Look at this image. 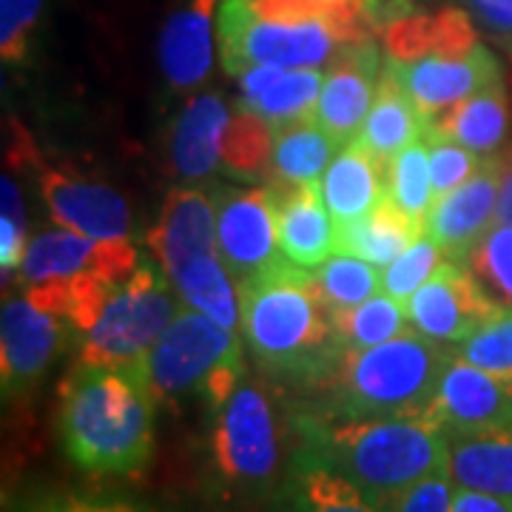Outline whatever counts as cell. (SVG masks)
<instances>
[{
  "label": "cell",
  "mask_w": 512,
  "mask_h": 512,
  "mask_svg": "<svg viewBox=\"0 0 512 512\" xmlns=\"http://www.w3.org/2000/svg\"><path fill=\"white\" fill-rule=\"evenodd\" d=\"M157 396L148 362H80L60 382L57 439L63 453L89 476H140L157 447Z\"/></svg>",
  "instance_id": "1"
},
{
  "label": "cell",
  "mask_w": 512,
  "mask_h": 512,
  "mask_svg": "<svg viewBox=\"0 0 512 512\" xmlns=\"http://www.w3.org/2000/svg\"><path fill=\"white\" fill-rule=\"evenodd\" d=\"M242 339L265 373L296 387H325L345 359L319 276L291 259L239 285Z\"/></svg>",
  "instance_id": "2"
},
{
  "label": "cell",
  "mask_w": 512,
  "mask_h": 512,
  "mask_svg": "<svg viewBox=\"0 0 512 512\" xmlns=\"http://www.w3.org/2000/svg\"><path fill=\"white\" fill-rule=\"evenodd\" d=\"M299 433L382 512L393 510L419 481L447 470V433L427 413L387 419L302 416Z\"/></svg>",
  "instance_id": "3"
},
{
  "label": "cell",
  "mask_w": 512,
  "mask_h": 512,
  "mask_svg": "<svg viewBox=\"0 0 512 512\" xmlns=\"http://www.w3.org/2000/svg\"><path fill=\"white\" fill-rule=\"evenodd\" d=\"M453 345H441L419 330H404L382 345L345 353L328 390V419L421 416L433 402Z\"/></svg>",
  "instance_id": "4"
},
{
  "label": "cell",
  "mask_w": 512,
  "mask_h": 512,
  "mask_svg": "<svg viewBox=\"0 0 512 512\" xmlns=\"http://www.w3.org/2000/svg\"><path fill=\"white\" fill-rule=\"evenodd\" d=\"M211 458L220 481L234 493H268L279 478L282 421L271 396L248 376L211 413Z\"/></svg>",
  "instance_id": "5"
},
{
  "label": "cell",
  "mask_w": 512,
  "mask_h": 512,
  "mask_svg": "<svg viewBox=\"0 0 512 512\" xmlns=\"http://www.w3.org/2000/svg\"><path fill=\"white\" fill-rule=\"evenodd\" d=\"M180 293L171 291L157 265H140L106 299L92 328L77 339L80 362L134 365L143 362L165 328L183 311Z\"/></svg>",
  "instance_id": "6"
},
{
  "label": "cell",
  "mask_w": 512,
  "mask_h": 512,
  "mask_svg": "<svg viewBox=\"0 0 512 512\" xmlns=\"http://www.w3.org/2000/svg\"><path fill=\"white\" fill-rule=\"evenodd\" d=\"M222 66L237 74L248 66L322 69L330 66L342 43L325 20L276 23L256 15L248 0H220L217 9Z\"/></svg>",
  "instance_id": "7"
},
{
  "label": "cell",
  "mask_w": 512,
  "mask_h": 512,
  "mask_svg": "<svg viewBox=\"0 0 512 512\" xmlns=\"http://www.w3.org/2000/svg\"><path fill=\"white\" fill-rule=\"evenodd\" d=\"M234 359H242L239 333L185 305L157 345L148 350L151 390L157 402H177L191 393L200 396L205 382Z\"/></svg>",
  "instance_id": "8"
},
{
  "label": "cell",
  "mask_w": 512,
  "mask_h": 512,
  "mask_svg": "<svg viewBox=\"0 0 512 512\" xmlns=\"http://www.w3.org/2000/svg\"><path fill=\"white\" fill-rule=\"evenodd\" d=\"M217 202V245L222 265L239 285L254 282L288 262L276 234V202L271 188H222Z\"/></svg>",
  "instance_id": "9"
},
{
  "label": "cell",
  "mask_w": 512,
  "mask_h": 512,
  "mask_svg": "<svg viewBox=\"0 0 512 512\" xmlns=\"http://www.w3.org/2000/svg\"><path fill=\"white\" fill-rule=\"evenodd\" d=\"M77 339L69 319L35 308L29 299H6L0 313V384L3 399L32 393L66 342Z\"/></svg>",
  "instance_id": "10"
},
{
  "label": "cell",
  "mask_w": 512,
  "mask_h": 512,
  "mask_svg": "<svg viewBox=\"0 0 512 512\" xmlns=\"http://www.w3.org/2000/svg\"><path fill=\"white\" fill-rule=\"evenodd\" d=\"M137 268V251L128 239H92L60 225L29 239L18 282L23 288H35L46 282H69L83 274L126 282Z\"/></svg>",
  "instance_id": "11"
},
{
  "label": "cell",
  "mask_w": 512,
  "mask_h": 512,
  "mask_svg": "<svg viewBox=\"0 0 512 512\" xmlns=\"http://www.w3.org/2000/svg\"><path fill=\"white\" fill-rule=\"evenodd\" d=\"M382 72L402 86L424 117H433L436 111L456 106L481 89L504 83L498 60L481 43H476L467 52H458V55L430 52L416 60H390L387 57Z\"/></svg>",
  "instance_id": "12"
},
{
  "label": "cell",
  "mask_w": 512,
  "mask_h": 512,
  "mask_svg": "<svg viewBox=\"0 0 512 512\" xmlns=\"http://www.w3.org/2000/svg\"><path fill=\"white\" fill-rule=\"evenodd\" d=\"M444 433H476L512 421V376L490 373L458 359L444 365L427 407Z\"/></svg>",
  "instance_id": "13"
},
{
  "label": "cell",
  "mask_w": 512,
  "mask_h": 512,
  "mask_svg": "<svg viewBox=\"0 0 512 512\" xmlns=\"http://www.w3.org/2000/svg\"><path fill=\"white\" fill-rule=\"evenodd\" d=\"M407 316L413 330L441 345H458L487 319L498 316V311L484 299L461 262L444 259L419 291L407 299Z\"/></svg>",
  "instance_id": "14"
},
{
  "label": "cell",
  "mask_w": 512,
  "mask_h": 512,
  "mask_svg": "<svg viewBox=\"0 0 512 512\" xmlns=\"http://www.w3.org/2000/svg\"><path fill=\"white\" fill-rule=\"evenodd\" d=\"M146 245L163 274L174 279L188 268L217 259V202L200 188H171L165 194L160 220L146 234Z\"/></svg>",
  "instance_id": "15"
},
{
  "label": "cell",
  "mask_w": 512,
  "mask_h": 512,
  "mask_svg": "<svg viewBox=\"0 0 512 512\" xmlns=\"http://www.w3.org/2000/svg\"><path fill=\"white\" fill-rule=\"evenodd\" d=\"M498 191H501V157L495 154L481 160L470 180L436 197L424 222V237L433 239L447 259L464 262L495 225Z\"/></svg>",
  "instance_id": "16"
},
{
  "label": "cell",
  "mask_w": 512,
  "mask_h": 512,
  "mask_svg": "<svg viewBox=\"0 0 512 512\" xmlns=\"http://www.w3.org/2000/svg\"><path fill=\"white\" fill-rule=\"evenodd\" d=\"M382 57L376 37L365 43L342 46L336 60L330 63L313 120L328 131L342 146L350 143L359 128L365 126L370 106L376 100V89L382 80Z\"/></svg>",
  "instance_id": "17"
},
{
  "label": "cell",
  "mask_w": 512,
  "mask_h": 512,
  "mask_svg": "<svg viewBox=\"0 0 512 512\" xmlns=\"http://www.w3.org/2000/svg\"><path fill=\"white\" fill-rule=\"evenodd\" d=\"M40 191L49 214L63 228L92 239H128L131 234V211L109 185L89 183L83 177L77 180L57 168H43Z\"/></svg>",
  "instance_id": "18"
},
{
  "label": "cell",
  "mask_w": 512,
  "mask_h": 512,
  "mask_svg": "<svg viewBox=\"0 0 512 512\" xmlns=\"http://www.w3.org/2000/svg\"><path fill=\"white\" fill-rule=\"evenodd\" d=\"M214 12L217 0H188L163 23L157 57L171 89L194 92L208 80L214 69Z\"/></svg>",
  "instance_id": "19"
},
{
  "label": "cell",
  "mask_w": 512,
  "mask_h": 512,
  "mask_svg": "<svg viewBox=\"0 0 512 512\" xmlns=\"http://www.w3.org/2000/svg\"><path fill=\"white\" fill-rule=\"evenodd\" d=\"M276 202L279 248L299 268H322L336 251V222L319 185H268Z\"/></svg>",
  "instance_id": "20"
},
{
  "label": "cell",
  "mask_w": 512,
  "mask_h": 512,
  "mask_svg": "<svg viewBox=\"0 0 512 512\" xmlns=\"http://www.w3.org/2000/svg\"><path fill=\"white\" fill-rule=\"evenodd\" d=\"M239 86V109H248L285 128L299 120H311L325 77L319 69H288V66H248L234 74Z\"/></svg>",
  "instance_id": "21"
},
{
  "label": "cell",
  "mask_w": 512,
  "mask_h": 512,
  "mask_svg": "<svg viewBox=\"0 0 512 512\" xmlns=\"http://www.w3.org/2000/svg\"><path fill=\"white\" fill-rule=\"evenodd\" d=\"M279 512H382L348 476H342L316 447L293 453L282 484Z\"/></svg>",
  "instance_id": "22"
},
{
  "label": "cell",
  "mask_w": 512,
  "mask_h": 512,
  "mask_svg": "<svg viewBox=\"0 0 512 512\" xmlns=\"http://www.w3.org/2000/svg\"><path fill=\"white\" fill-rule=\"evenodd\" d=\"M447 473L461 490L512 504V421L476 433H447Z\"/></svg>",
  "instance_id": "23"
},
{
  "label": "cell",
  "mask_w": 512,
  "mask_h": 512,
  "mask_svg": "<svg viewBox=\"0 0 512 512\" xmlns=\"http://www.w3.org/2000/svg\"><path fill=\"white\" fill-rule=\"evenodd\" d=\"M228 106L220 94L191 97L171 128V165L188 180H208L222 163V137L228 128Z\"/></svg>",
  "instance_id": "24"
},
{
  "label": "cell",
  "mask_w": 512,
  "mask_h": 512,
  "mask_svg": "<svg viewBox=\"0 0 512 512\" xmlns=\"http://www.w3.org/2000/svg\"><path fill=\"white\" fill-rule=\"evenodd\" d=\"M390 171L376 157H370L356 140L342 146V151L328 165L319 191L336 225H348L367 217L387 197Z\"/></svg>",
  "instance_id": "25"
},
{
  "label": "cell",
  "mask_w": 512,
  "mask_h": 512,
  "mask_svg": "<svg viewBox=\"0 0 512 512\" xmlns=\"http://www.w3.org/2000/svg\"><path fill=\"white\" fill-rule=\"evenodd\" d=\"M427 126L453 137L464 148L476 151L478 157L501 154L510 146V100L504 83H495L456 106L436 111L433 117H427Z\"/></svg>",
  "instance_id": "26"
},
{
  "label": "cell",
  "mask_w": 512,
  "mask_h": 512,
  "mask_svg": "<svg viewBox=\"0 0 512 512\" xmlns=\"http://www.w3.org/2000/svg\"><path fill=\"white\" fill-rule=\"evenodd\" d=\"M424 128H427V117L416 109V103L407 97L402 86L382 72L365 126L359 128L353 140L390 171V163L399 157V151L421 137Z\"/></svg>",
  "instance_id": "27"
},
{
  "label": "cell",
  "mask_w": 512,
  "mask_h": 512,
  "mask_svg": "<svg viewBox=\"0 0 512 512\" xmlns=\"http://www.w3.org/2000/svg\"><path fill=\"white\" fill-rule=\"evenodd\" d=\"M421 237L416 222L387 194L367 217L336 225V251L367 259L376 268H387Z\"/></svg>",
  "instance_id": "28"
},
{
  "label": "cell",
  "mask_w": 512,
  "mask_h": 512,
  "mask_svg": "<svg viewBox=\"0 0 512 512\" xmlns=\"http://www.w3.org/2000/svg\"><path fill=\"white\" fill-rule=\"evenodd\" d=\"M339 146L313 117L276 128L268 185H319Z\"/></svg>",
  "instance_id": "29"
},
{
  "label": "cell",
  "mask_w": 512,
  "mask_h": 512,
  "mask_svg": "<svg viewBox=\"0 0 512 512\" xmlns=\"http://www.w3.org/2000/svg\"><path fill=\"white\" fill-rule=\"evenodd\" d=\"M407 305L390 293H373L362 305L333 311V322L345 350H367L407 330Z\"/></svg>",
  "instance_id": "30"
},
{
  "label": "cell",
  "mask_w": 512,
  "mask_h": 512,
  "mask_svg": "<svg viewBox=\"0 0 512 512\" xmlns=\"http://www.w3.org/2000/svg\"><path fill=\"white\" fill-rule=\"evenodd\" d=\"M387 194L393 197V202L402 208L410 220L416 222V228L424 234V222H427V214H430V208L436 202V188H433V174H430L427 128L404 151H399V157L390 163Z\"/></svg>",
  "instance_id": "31"
},
{
  "label": "cell",
  "mask_w": 512,
  "mask_h": 512,
  "mask_svg": "<svg viewBox=\"0 0 512 512\" xmlns=\"http://www.w3.org/2000/svg\"><path fill=\"white\" fill-rule=\"evenodd\" d=\"M498 313H512V225L495 222L461 262Z\"/></svg>",
  "instance_id": "32"
},
{
  "label": "cell",
  "mask_w": 512,
  "mask_h": 512,
  "mask_svg": "<svg viewBox=\"0 0 512 512\" xmlns=\"http://www.w3.org/2000/svg\"><path fill=\"white\" fill-rule=\"evenodd\" d=\"M274 151V126L259 114L239 109L225 128L222 137V165L245 180L268 174Z\"/></svg>",
  "instance_id": "33"
},
{
  "label": "cell",
  "mask_w": 512,
  "mask_h": 512,
  "mask_svg": "<svg viewBox=\"0 0 512 512\" xmlns=\"http://www.w3.org/2000/svg\"><path fill=\"white\" fill-rule=\"evenodd\" d=\"M316 276L333 311L356 308L382 288V274L376 265L353 254H342V251H333Z\"/></svg>",
  "instance_id": "34"
},
{
  "label": "cell",
  "mask_w": 512,
  "mask_h": 512,
  "mask_svg": "<svg viewBox=\"0 0 512 512\" xmlns=\"http://www.w3.org/2000/svg\"><path fill=\"white\" fill-rule=\"evenodd\" d=\"M453 353L481 370L512 376V313H498L487 319L467 339L453 345Z\"/></svg>",
  "instance_id": "35"
},
{
  "label": "cell",
  "mask_w": 512,
  "mask_h": 512,
  "mask_svg": "<svg viewBox=\"0 0 512 512\" xmlns=\"http://www.w3.org/2000/svg\"><path fill=\"white\" fill-rule=\"evenodd\" d=\"M447 256L441 254V248L430 237L421 234L399 259H393L382 274V291L390 293L393 299H399L407 305V299L419 291L421 285L430 279V274L439 268Z\"/></svg>",
  "instance_id": "36"
},
{
  "label": "cell",
  "mask_w": 512,
  "mask_h": 512,
  "mask_svg": "<svg viewBox=\"0 0 512 512\" xmlns=\"http://www.w3.org/2000/svg\"><path fill=\"white\" fill-rule=\"evenodd\" d=\"M427 140H430V174H433V188L436 197L453 191L464 180H470L478 171V165L484 157H478L476 151L464 148L453 137L439 134L436 128L427 126Z\"/></svg>",
  "instance_id": "37"
},
{
  "label": "cell",
  "mask_w": 512,
  "mask_h": 512,
  "mask_svg": "<svg viewBox=\"0 0 512 512\" xmlns=\"http://www.w3.org/2000/svg\"><path fill=\"white\" fill-rule=\"evenodd\" d=\"M43 0H0V55L3 63H23Z\"/></svg>",
  "instance_id": "38"
},
{
  "label": "cell",
  "mask_w": 512,
  "mask_h": 512,
  "mask_svg": "<svg viewBox=\"0 0 512 512\" xmlns=\"http://www.w3.org/2000/svg\"><path fill=\"white\" fill-rule=\"evenodd\" d=\"M384 52L390 60H416L433 52V15H404L382 29Z\"/></svg>",
  "instance_id": "39"
},
{
  "label": "cell",
  "mask_w": 512,
  "mask_h": 512,
  "mask_svg": "<svg viewBox=\"0 0 512 512\" xmlns=\"http://www.w3.org/2000/svg\"><path fill=\"white\" fill-rule=\"evenodd\" d=\"M18 512H157L123 498H100V495L46 493L26 501Z\"/></svg>",
  "instance_id": "40"
},
{
  "label": "cell",
  "mask_w": 512,
  "mask_h": 512,
  "mask_svg": "<svg viewBox=\"0 0 512 512\" xmlns=\"http://www.w3.org/2000/svg\"><path fill=\"white\" fill-rule=\"evenodd\" d=\"M345 0H248L259 18L276 23H305V20H325L333 23Z\"/></svg>",
  "instance_id": "41"
},
{
  "label": "cell",
  "mask_w": 512,
  "mask_h": 512,
  "mask_svg": "<svg viewBox=\"0 0 512 512\" xmlns=\"http://www.w3.org/2000/svg\"><path fill=\"white\" fill-rule=\"evenodd\" d=\"M453 495L456 484L447 470H441L410 487L390 512H453Z\"/></svg>",
  "instance_id": "42"
},
{
  "label": "cell",
  "mask_w": 512,
  "mask_h": 512,
  "mask_svg": "<svg viewBox=\"0 0 512 512\" xmlns=\"http://www.w3.org/2000/svg\"><path fill=\"white\" fill-rule=\"evenodd\" d=\"M476 43V29L464 9L450 6V9H441L433 15V52L458 55V52L473 49Z\"/></svg>",
  "instance_id": "43"
},
{
  "label": "cell",
  "mask_w": 512,
  "mask_h": 512,
  "mask_svg": "<svg viewBox=\"0 0 512 512\" xmlns=\"http://www.w3.org/2000/svg\"><path fill=\"white\" fill-rule=\"evenodd\" d=\"M467 3L487 29L512 37V0H467Z\"/></svg>",
  "instance_id": "44"
},
{
  "label": "cell",
  "mask_w": 512,
  "mask_h": 512,
  "mask_svg": "<svg viewBox=\"0 0 512 512\" xmlns=\"http://www.w3.org/2000/svg\"><path fill=\"white\" fill-rule=\"evenodd\" d=\"M453 512H512V504L510 501L495 498V495L456 487V495H453Z\"/></svg>",
  "instance_id": "45"
},
{
  "label": "cell",
  "mask_w": 512,
  "mask_h": 512,
  "mask_svg": "<svg viewBox=\"0 0 512 512\" xmlns=\"http://www.w3.org/2000/svg\"><path fill=\"white\" fill-rule=\"evenodd\" d=\"M498 157H501V191H498L495 222L512 225V143Z\"/></svg>",
  "instance_id": "46"
}]
</instances>
